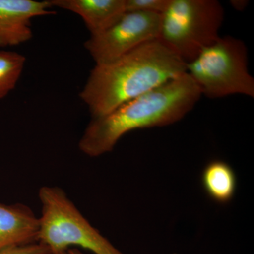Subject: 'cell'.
<instances>
[{"instance_id": "1", "label": "cell", "mask_w": 254, "mask_h": 254, "mask_svg": "<svg viewBox=\"0 0 254 254\" xmlns=\"http://www.w3.org/2000/svg\"><path fill=\"white\" fill-rule=\"evenodd\" d=\"M187 72V64L160 39L111 63L95 64L80 92L92 118L145 94Z\"/></svg>"}, {"instance_id": "2", "label": "cell", "mask_w": 254, "mask_h": 254, "mask_svg": "<svg viewBox=\"0 0 254 254\" xmlns=\"http://www.w3.org/2000/svg\"><path fill=\"white\" fill-rule=\"evenodd\" d=\"M201 96L196 83L185 72L107 115L92 118L80 138L78 148L92 158L109 153L128 132L180 121L193 109Z\"/></svg>"}, {"instance_id": "3", "label": "cell", "mask_w": 254, "mask_h": 254, "mask_svg": "<svg viewBox=\"0 0 254 254\" xmlns=\"http://www.w3.org/2000/svg\"><path fill=\"white\" fill-rule=\"evenodd\" d=\"M38 197L42 210L37 242L47 254H66L72 247L95 254H123L92 226L63 189L42 187Z\"/></svg>"}, {"instance_id": "4", "label": "cell", "mask_w": 254, "mask_h": 254, "mask_svg": "<svg viewBox=\"0 0 254 254\" xmlns=\"http://www.w3.org/2000/svg\"><path fill=\"white\" fill-rule=\"evenodd\" d=\"M187 72L210 99L232 95L254 98V78L249 71L248 50L242 40L220 36L187 64Z\"/></svg>"}, {"instance_id": "5", "label": "cell", "mask_w": 254, "mask_h": 254, "mask_svg": "<svg viewBox=\"0 0 254 254\" xmlns=\"http://www.w3.org/2000/svg\"><path fill=\"white\" fill-rule=\"evenodd\" d=\"M224 17L217 0H170L161 14L159 39L190 63L218 39Z\"/></svg>"}, {"instance_id": "6", "label": "cell", "mask_w": 254, "mask_h": 254, "mask_svg": "<svg viewBox=\"0 0 254 254\" xmlns=\"http://www.w3.org/2000/svg\"><path fill=\"white\" fill-rule=\"evenodd\" d=\"M161 14L126 12L115 24L91 36L85 48L95 64L111 63L136 48L160 38Z\"/></svg>"}, {"instance_id": "7", "label": "cell", "mask_w": 254, "mask_h": 254, "mask_svg": "<svg viewBox=\"0 0 254 254\" xmlns=\"http://www.w3.org/2000/svg\"><path fill=\"white\" fill-rule=\"evenodd\" d=\"M48 1L0 0V48L18 46L33 37L31 20L56 14Z\"/></svg>"}, {"instance_id": "8", "label": "cell", "mask_w": 254, "mask_h": 254, "mask_svg": "<svg viewBox=\"0 0 254 254\" xmlns=\"http://www.w3.org/2000/svg\"><path fill=\"white\" fill-rule=\"evenodd\" d=\"M53 8L78 15L91 36L108 29L127 12L126 0H49Z\"/></svg>"}, {"instance_id": "9", "label": "cell", "mask_w": 254, "mask_h": 254, "mask_svg": "<svg viewBox=\"0 0 254 254\" xmlns=\"http://www.w3.org/2000/svg\"><path fill=\"white\" fill-rule=\"evenodd\" d=\"M39 220L23 203H0V250L37 242Z\"/></svg>"}, {"instance_id": "10", "label": "cell", "mask_w": 254, "mask_h": 254, "mask_svg": "<svg viewBox=\"0 0 254 254\" xmlns=\"http://www.w3.org/2000/svg\"><path fill=\"white\" fill-rule=\"evenodd\" d=\"M201 183L209 198L219 204H227L236 193V174L223 160H212L205 165L202 172Z\"/></svg>"}, {"instance_id": "11", "label": "cell", "mask_w": 254, "mask_h": 254, "mask_svg": "<svg viewBox=\"0 0 254 254\" xmlns=\"http://www.w3.org/2000/svg\"><path fill=\"white\" fill-rule=\"evenodd\" d=\"M26 61V58L20 53L0 50V100L14 89Z\"/></svg>"}, {"instance_id": "12", "label": "cell", "mask_w": 254, "mask_h": 254, "mask_svg": "<svg viewBox=\"0 0 254 254\" xmlns=\"http://www.w3.org/2000/svg\"><path fill=\"white\" fill-rule=\"evenodd\" d=\"M170 0H126L127 12H145L162 14Z\"/></svg>"}, {"instance_id": "13", "label": "cell", "mask_w": 254, "mask_h": 254, "mask_svg": "<svg viewBox=\"0 0 254 254\" xmlns=\"http://www.w3.org/2000/svg\"><path fill=\"white\" fill-rule=\"evenodd\" d=\"M48 250L38 242L28 245L11 246L0 250V254H47Z\"/></svg>"}, {"instance_id": "14", "label": "cell", "mask_w": 254, "mask_h": 254, "mask_svg": "<svg viewBox=\"0 0 254 254\" xmlns=\"http://www.w3.org/2000/svg\"><path fill=\"white\" fill-rule=\"evenodd\" d=\"M230 4L232 5L234 9L237 11H242L246 9L249 4L248 1L245 0H232L230 1Z\"/></svg>"}, {"instance_id": "15", "label": "cell", "mask_w": 254, "mask_h": 254, "mask_svg": "<svg viewBox=\"0 0 254 254\" xmlns=\"http://www.w3.org/2000/svg\"><path fill=\"white\" fill-rule=\"evenodd\" d=\"M66 254H83L81 251L76 248L70 249Z\"/></svg>"}]
</instances>
